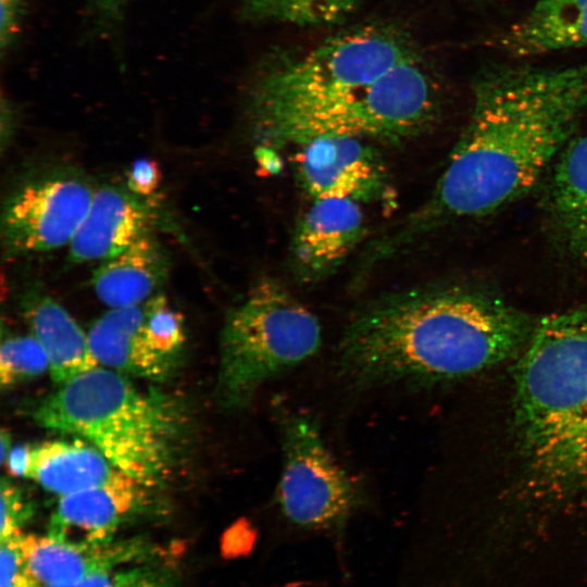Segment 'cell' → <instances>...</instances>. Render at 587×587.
I'll use <instances>...</instances> for the list:
<instances>
[{"label":"cell","instance_id":"cell-1","mask_svg":"<svg viewBox=\"0 0 587 587\" xmlns=\"http://www.w3.org/2000/svg\"><path fill=\"white\" fill-rule=\"evenodd\" d=\"M513 374L511 477L478 515L477 548L521 579L587 578V305L536 322Z\"/></svg>","mask_w":587,"mask_h":587},{"label":"cell","instance_id":"cell-2","mask_svg":"<svg viewBox=\"0 0 587 587\" xmlns=\"http://www.w3.org/2000/svg\"><path fill=\"white\" fill-rule=\"evenodd\" d=\"M587 93L548 70L502 67L473 86V108L432 196L398 226L376 239V264L402 252L446 223L480 217L528 192L573 138Z\"/></svg>","mask_w":587,"mask_h":587},{"label":"cell","instance_id":"cell-3","mask_svg":"<svg viewBox=\"0 0 587 587\" xmlns=\"http://www.w3.org/2000/svg\"><path fill=\"white\" fill-rule=\"evenodd\" d=\"M534 322L485 291L429 287L380 297L359 310L338 346L357 387L454 380L516 359Z\"/></svg>","mask_w":587,"mask_h":587},{"label":"cell","instance_id":"cell-4","mask_svg":"<svg viewBox=\"0 0 587 587\" xmlns=\"http://www.w3.org/2000/svg\"><path fill=\"white\" fill-rule=\"evenodd\" d=\"M42 427L76 436L147 487L172 469L184 428L177 402L96 367L63 384L32 412Z\"/></svg>","mask_w":587,"mask_h":587},{"label":"cell","instance_id":"cell-5","mask_svg":"<svg viewBox=\"0 0 587 587\" xmlns=\"http://www.w3.org/2000/svg\"><path fill=\"white\" fill-rule=\"evenodd\" d=\"M248 113L257 138L276 148L322 137L400 140L426 130L438 113V98L417 57L358 88Z\"/></svg>","mask_w":587,"mask_h":587},{"label":"cell","instance_id":"cell-6","mask_svg":"<svg viewBox=\"0 0 587 587\" xmlns=\"http://www.w3.org/2000/svg\"><path fill=\"white\" fill-rule=\"evenodd\" d=\"M317 319L272 279L257 284L226 316L220 339L217 401L245 408L267 380L313 355Z\"/></svg>","mask_w":587,"mask_h":587},{"label":"cell","instance_id":"cell-7","mask_svg":"<svg viewBox=\"0 0 587 587\" xmlns=\"http://www.w3.org/2000/svg\"><path fill=\"white\" fill-rule=\"evenodd\" d=\"M417 57L400 27L383 23L354 27L304 54L267 62L252 84L248 112L351 90Z\"/></svg>","mask_w":587,"mask_h":587},{"label":"cell","instance_id":"cell-8","mask_svg":"<svg viewBox=\"0 0 587 587\" xmlns=\"http://www.w3.org/2000/svg\"><path fill=\"white\" fill-rule=\"evenodd\" d=\"M283 470L278 503L285 517L313 529L338 527L360 501L355 480L339 465L312 417L282 412Z\"/></svg>","mask_w":587,"mask_h":587},{"label":"cell","instance_id":"cell-9","mask_svg":"<svg viewBox=\"0 0 587 587\" xmlns=\"http://www.w3.org/2000/svg\"><path fill=\"white\" fill-rule=\"evenodd\" d=\"M83 178L58 174L33 180L14 191L3 208L2 242L9 253L52 250L70 243L92 199Z\"/></svg>","mask_w":587,"mask_h":587},{"label":"cell","instance_id":"cell-10","mask_svg":"<svg viewBox=\"0 0 587 587\" xmlns=\"http://www.w3.org/2000/svg\"><path fill=\"white\" fill-rule=\"evenodd\" d=\"M301 147L298 178L313 200H382L388 174L382 157L354 137H322Z\"/></svg>","mask_w":587,"mask_h":587},{"label":"cell","instance_id":"cell-11","mask_svg":"<svg viewBox=\"0 0 587 587\" xmlns=\"http://www.w3.org/2000/svg\"><path fill=\"white\" fill-rule=\"evenodd\" d=\"M21 547L34 576L43 587L66 585L121 567L166 560L165 551L143 537L88 544L49 535H23Z\"/></svg>","mask_w":587,"mask_h":587},{"label":"cell","instance_id":"cell-12","mask_svg":"<svg viewBox=\"0 0 587 587\" xmlns=\"http://www.w3.org/2000/svg\"><path fill=\"white\" fill-rule=\"evenodd\" d=\"M147 488L122 473L103 485L60 497L47 535L73 542L112 540L121 527L147 510Z\"/></svg>","mask_w":587,"mask_h":587},{"label":"cell","instance_id":"cell-13","mask_svg":"<svg viewBox=\"0 0 587 587\" xmlns=\"http://www.w3.org/2000/svg\"><path fill=\"white\" fill-rule=\"evenodd\" d=\"M364 230L360 203L346 199L314 200L291 242L297 277L303 283H316L329 276L360 242Z\"/></svg>","mask_w":587,"mask_h":587},{"label":"cell","instance_id":"cell-14","mask_svg":"<svg viewBox=\"0 0 587 587\" xmlns=\"http://www.w3.org/2000/svg\"><path fill=\"white\" fill-rule=\"evenodd\" d=\"M147 200L116 186L95 190L89 209L68 243L71 260H108L150 232L154 214Z\"/></svg>","mask_w":587,"mask_h":587},{"label":"cell","instance_id":"cell-15","mask_svg":"<svg viewBox=\"0 0 587 587\" xmlns=\"http://www.w3.org/2000/svg\"><path fill=\"white\" fill-rule=\"evenodd\" d=\"M88 341L99 364L150 380H164L177 362L162 354L145 326V302L113 308L89 328Z\"/></svg>","mask_w":587,"mask_h":587},{"label":"cell","instance_id":"cell-16","mask_svg":"<svg viewBox=\"0 0 587 587\" xmlns=\"http://www.w3.org/2000/svg\"><path fill=\"white\" fill-rule=\"evenodd\" d=\"M547 202L560 246L587 270V134L573 137L551 166Z\"/></svg>","mask_w":587,"mask_h":587},{"label":"cell","instance_id":"cell-17","mask_svg":"<svg viewBox=\"0 0 587 587\" xmlns=\"http://www.w3.org/2000/svg\"><path fill=\"white\" fill-rule=\"evenodd\" d=\"M500 45L519 58L587 48V0H537Z\"/></svg>","mask_w":587,"mask_h":587},{"label":"cell","instance_id":"cell-18","mask_svg":"<svg viewBox=\"0 0 587 587\" xmlns=\"http://www.w3.org/2000/svg\"><path fill=\"white\" fill-rule=\"evenodd\" d=\"M167 272L165 251L148 232L104 260L93 273L92 287L98 299L111 309L140 304L151 298Z\"/></svg>","mask_w":587,"mask_h":587},{"label":"cell","instance_id":"cell-19","mask_svg":"<svg viewBox=\"0 0 587 587\" xmlns=\"http://www.w3.org/2000/svg\"><path fill=\"white\" fill-rule=\"evenodd\" d=\"M24 313L49 359L53 380L63 384L83 373L98 367L88 336L68 312L48 296L29 295Z\"/></svg>","mask_w":587,"mask_h":587},{"label":"cell","instance_id":"cell-20","mask_svg":"<svg viewBox=\"0 0 587 587\" xmlns=\"http://www.w3.org/2000/svg\"><path fill=\"white\" fill-rule=\"evenodd\" d=\"M122 473L80 438L33 446L29 478L60 497L103 485Z\"/></svg>","mask_w":587,"mask_h":587},{"label":"cell","instance_id":"cell-21","mask_svg":"<svg viewBox=\"0 0 587 587\" xmlns=\"http://www.w3.org/2000/svg\"><path fill=\"white\" fill-rule=\"evenodd\" d=\"M363 0H243L240 17L250 23H285L298 26L338 24Z\"/></svg>","mask_w":587,"mask_h":587},{"label":"cell","instance_id":"cell-22","mask_svg":"<svg viewBox=\"0 0 587 587\" xmlns=\"http://www.w3.org/2000/svg\"><path fill=\"white\" fill-rule=\"evenodd\" d=\"M49 370L48 355L34 335L3 339L0 349V383L9 387Z\"/></svg>","mask_w":587,"mask_h":587},{"label":"cell","instance_id":"cell-23","mask_svg":"<svg viewBox=\"0 0 587 587\" xmlns=\"http://www.w3.org/2000/svg\"><path fill=\"white\" fill-rule=\"evenodd\" d=\"M49 587H179V578L167 560H160L121 567L72 584Z\"/></svg>","mask_w":587,"mask_h":587},{"label":"cell","instance_id":"cell-24","mask_svg":"<svg viewBox=\"0 0 587 587\" xmlns=\"http://www.w3.org/2000/svg\"><path fill=\"white\" fill-rule=\"evenodd\" d=\"M145 326L155 348L177 362L186 337L180 313L172 309L162 295L145 301Z\"/></svg>","mask_w":587,"mask_h":587},{"label":"cell","instance_id":"cell-25","mask_svg":"<svg viewBox=\"0 0 587 587\" xmlns=\"http://www.w3.org/2000/svg\"><path fill=\"white\" fill-rule=\"evenodd\" d=\"M0 540L22 536V529L34 514L33 504L11 480L1 479Z\"/></svg>","mask_w":587,"mask_h":587},{"label":"cell","instance_id":"cell-26","mask_svg":"<svg viewBox=\"0 0 587 587\" xmlns=\"http://www.w3.org/2000/svg\"><path fill=\"white\" fill-rule=\"evenodd\" d=\"M22 536L0 540V585L1 587H43L27 564L21 547Z\"/></svg>","mask_w":587,"mask_h":587},{"label":"cell","instance_id":"cell-27","mask_svg":"<svg viewBox=\"0 0 587 587\" xmlns=\"http://www.w3.org/2000/svg\"><path fill=\"white\" fill-rule=\"evenodd\" d=\"M162 173L157 161L149 158L137 159L126 174V186L133 193L151 197L161 184Z\"/></svg>","mask_w":587,"mask_h":587},{"label":"cell","instance_id":"cell-28","mask_svg":"<svg viewBox=\"0 0 587 587\" xmlns=\"http://www.w3.org/2000/svg\"><path fill=\"white\" fill-rule=\"evenodd\" d=\"M0 43L2 54L12 46L23 15L24 0H0Z\"/></svg>","mask_w":587,"mask_h":587},{"label":"cell","instance_id":"cell-29","mask_svg":"<svg viewBox=\"0 0 587 587\" xmlns=\"http://www.w3.org/2000/svg\"><path fill=\"white\" fill-rule=\"evenodd\" d=\"M33 446L20 445L13 447L4 463L12 476L29 478L32 469Z\"/></svg>","mask_w":587,"mask_h":587},{"label":"cell","instance_id":"cell-30","mask_svg":"<svg viewBox=\"0 0 587 587\" xmlns=\"http://www.w3.org/2000/svg\"><path fill=\"white\" fill-rule=\"evenodd\" d=\"M552 70L562 82L587 92V60L573 66Z\"/></svg>","mask_w":587,"mask_h":587},{"label":"cell","instance_id":"cell-31","mask_svg":"<svg viewBox=\"0 0 587 587\" xmlns=\"http://www.w3.org/2000/svg\"><path fill=\"white\" fill-rule=\"evenodd\" d=\"M126 0H93L98 15L105 22L114 23L122 17Z\"/></svg>","mask_w":587,"mask_h":587},{"label":"cell","instance_id":"cell-32","mask_svg":"<svg viewBox=\"0 0 587 587\" xmlns=\"http://www.w3.org/2000/svg\"><path fill=\"white\" fill-rule=\"evenodd\" d=\"M1 445V462L4 463L11 448V435L8 430L2 429L0 435Z\"/></svg>","mask_w":587,"mask_h":587}]
</instances>
